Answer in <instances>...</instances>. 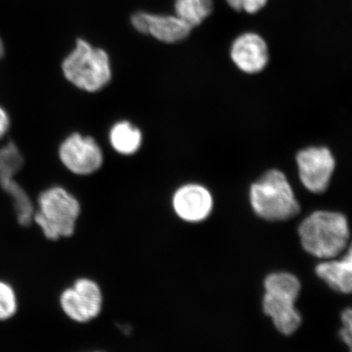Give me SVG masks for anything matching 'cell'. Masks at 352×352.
<instances>
[{
    "label": "cell",
    "instance_id": "cell-1",
    "mask_svg": "<svg viewBox=\"0 0 352 352\" xmlns=\"http://www.w3.org/2000/svg\"><path fill=\"white\" fill-rule=\"evenodd\" d=\"M80 214V200L66 187L52 185L38 194L32 223L46 239L56 242L76 233Z\"/></svg>",
    "mask_w": 352,
    "mask_h": 352
},
{
    "label": "cell",
    "instance_id": "cell-2",
    "mask_svg": "<svg viewBox=\"0 0 352 352\" xmlns=\"http://www.w3.org/2000/svg\"><path fill=\"white\" fill-rule=\"evenodd\" d=\"M298 235L308 254L319 258H333L346 251L351 234L344 214L318 210L300 224Z\"/></svg>",
    "mask_w": 352,
    "mask_h": 352
},
{
    "label": "cell",
    "instance_id": "cell-3",
    "mask_svg": "<svg viewBox=\"0 0 352 352\" xmlns=\"http://www.w3.org/2000/svg\"><path fill=\"white\" fill-rule=\"evenodd\" d=\"M65 78L82 91L95 94L112 80V65L108 52L82 38L62 62Z\"/></svg>",
    "mask_w": 352,
    "mask_h": 352
},
{
    "label": "cell",
    "instance_id": "cell-4",
    "mask_svg": "<svg viewBox=\"0 0 352 352\" xmlns=\"http://www.w3.org/2000/svg\"><path fill=\"white\" fill-rule=\"evenodd\" d=\"M254 212L270 221H284L300 214V207L293 189L282 171L271 170L251 186Z\"/></svg>",
    "mask_w": 352,
    "mask_h": 352
},
{
    "label": "cell",
    "instance_id": "cell-5",
    "mask_svg": "<svg viewBox=\"0 0 352 352\" xmlns=\"http://www.w3.org/2000/svg\"><path fill=\"white\" fill-rule=\"evenodd\" d=\"M264 288V314L271 317L280 333H295L302 324V316L295 307L302 288L300 280L291 273H272L266 277Z\"/></svg>",
    "mask_w": 352,
    "mask_h": 352
},
{
    "label": "cell",
    "instance_id": "cell-6",
    "mask_svg": "<svg viewBox=\"0 0 352 352\" xmlns=\"http://www.w3.org/2000/svg\"><path fill=\"white\" fill-rule=\"evenodd\" d=\"M59 305L69 320L88 323L101 314L104 305L103 291L94 279L78 278L60 294Z\"/></svg>",
    "mask_w": 352,
    "mask_h": 352
},
{
    "label": "cell",
    "instance_id": "cell-7",
    "mask_svg": "<svg viewBox=\"0 0 352 352\" xmlns=\"http://www.w3.org/2000/svg\"><path fill=\"white\" fill-rule=\"evenodd\" d=\"M58 159L72 175L90 176L103 168L105 155L96 139L74 132L60 143Z\"/></svg>",
    "mask_w": 352,
    "mask_h": 352
},
{
    "label": "cell",
    "instance_id": "cell-8",
    "mask_svg": "<svg viewBox=\"0 0 352 352\" xmlns=\"http://www.w3.org/2000/svg\"><path fill=\"white\" fill-rule=\"evenodd\" d=\"M300 178L303 186L315 194L325 192L330 184L336 162L326 147H309L296 155Z\"/></svg>",
    "mask_w": 352,
    "mask_h": 352
},
{
    "label": "cell",
    "instance_id": "cell-9",
    "mask_svg": "<svg viewBox=\"0 0 352 352\" xmlns=\"http://www.w3.org/2000/svg\"><path fill=\"white\" fill-rule=\"evenodd\" d=\"M131 23L135 31L166 44L182 43L189 38L193 30L175 14L164 15L138 11L132 14Z\"/></svg>",
    "mask_w": 352,
    "mask_h": 352
},
{
    "label": "cell",
    "instance_id": "cell-10",
    "mask_svg": "<svg viewBox=\"0 0 352 352\" xmlns=\"http://www.w3.org/2000/svg\"><path fill=\"white\" fill-rule=\"evenodd\" d=\"M270 48L265 39L254 32H243L230 46V58L245 75H258L270 63Z\"/></svg>",
    "mask_w": 352,
    "mask_h": 352
},
{
    "label": "cell",
    "instance_id": "cell-11",
    "mask_svg": "<svg viewBox=\"0 0 352 352\" xmlns=\"http://www.w3.org/2000/svg\"><path fill=\"white\" fill-rule=\"evenodd\" d=\"M173 208L178 217L189 222L207 219L212 212V197L201 185L188 184L175 192Z\"/></svg>",
    "mask_w": 352,
    "mask_h": 352
},
{
    "label": "cell",
    "instance_id": "cell-12",
    "mask_svg": "<svg viewBox=\"0 0 352 352\" xmlns=\"http://www.w3.org/2000/svg\"><path fill=\"white\" fill-rule=\"evenodd\" d=\"M346 251L342 259L319 263L315 268L317 276L333 291L342 294H351L352 289L351 248Z\"/></svg>",
    "mask_w": 352,
    "mask_h": 352
},
{
    "label": "cell",
    "instance_id": "cell-13",
    "mask_svg": "<svg viewBox=\"0 0 352 352\" xmlns=\"http://www.w3.org/2000/svg\"><path fill=\"white\" fill-rule=\"evenodd\" d=\"M142 132L129 120L113 124L108 133L111 148L120 156H132L142 145Z\"/></svg>",
    "mask_w": 352,
    "mask_h": 352
},
{
    "label": "cell",
    "instance_id": "cell-14",
    "mask_svg": "<svg viewBox=\"0 0 352 352\" xmlns=\"http://www.w3.org/2000/svg\"><path fill=\"white\" fill-rule=\"evenodd\" d=\"M15 178H2L0 179V187L10 197L18 223L21 226L28 227L32 223L36 204H34L29 193Z\"/></svg>",
    "mask_w": 352,
    "mask_h": 352
},
{
    "label": "cell",
    "instance_id": "cell-15",
    "mask_svg": "<svg viewBox=\"0 0 352 352\" xmlns=\"http://www.w3.org/2000/svg\"><path fill=\"white\" fill-rule=\"evenodd\" d=\"M214 0H175V14L192 29L199 27L212 15Z\"/></svg>",
    "mask_w": 352,
    "mask_h": 352
},
{
    "label": "cell",
    "instance_id": "cell-16",
    "mask_svg": "<svg viewBox=\"0 0 352 352\" xmlns=\"http://www.w3.org/2000/svg\"><path fill=\"white\" fill-rule=\"evenodd\" d=\"M24 164V155L17 144L10 141L0 147V179L16 177Z\"/></svg>",
    "mask_w": 352,
    "mask_h": 352
},
{
    "label": "cell",
    "instance_id": "cell-17",
    "mask_svg": "<svg viewBox=\"0 0 352 352\" xmlns=\"http://www.w3.org/2000/svg\"><path fill=\"white\" fill-rule=\"evenodd\" d=\"M18 308L19 300L15 288L6 280L0 279V322L13 318Z\"/></svg>",
    "mask_w": 352,
    "mask_h": 352
},
{
    "label": "cell",
    "instance_id": "cell-18",
    "mask_svg": "<svg viewBox=\"0 0 352 352\" xmlns=\"http://www.w3.org/2000/svg\"><path fill=\"white\" fill-rule=\"evenodd\" d=\"M233 10L254 15L267 6L268 0H226Z\"/></svg>",
    "mask_w": 352,
    "mask_h": 352
},
{
    "label": "cell",
    "instance_id": "cell-19",
    "mask_svg": "<svg viewBox=\"0 0 352 352\" xmlns=\"http://www.w3.org/2000/svg\"><path fill=\"white\" fill-rule=\"evenodd\" d=\"M342 321L344 327L340 331V337L344 340V344L351 349L352 311L351 308H347L342 312Z\"/></svg>",
    "mask_w": 352,
    "mask_h": 352
},
{
    "label": "cell",
    "instance_id": "cell-20",
    "mask_svg": "<svg viewBox=\"0 0 352 352\" xmlns=\"http://www.w3.org/2000/svg\"><path fill=\"white\" fill-rule=\"evenodd\" d=\"M11 126L10 116L6 109L0 106V140L6 138Z\"/></svg>",
    "mask_w": 352,
    "mask_h": 352
},
{
    "label": "cell",
    "instance_id": "cell-21",
    "mask_svg": "<svg viewBox=\"0 0 352 352\" xmlns=\"http://www.w3.org/2000/svg\"><path fill=\"white\" fill-rule=\"evenodd\" d=\"M6 55V45H4L3 41L0 38V59Z\"/></svg>",
    "mask_w": 352,
    "mask_h": 352
},
{
    "label": "cell",
    "instance_id": "cell-22",
    "mask_svg": "<svg viewBox=\"0 0 352 352\" xmlns=\"http://www.w3.org/2000/svg\"><path fill=\"white\" fill-rule=\"evenodd\" d=\"M95 352H101V351H95Z\"/></svg>",
    "mask_w": 352,
    "mask_h": 352
}]
</instances>
